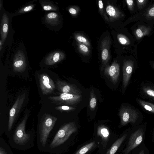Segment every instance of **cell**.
<instances>
[{"mask_svg": "<svg viewBox=\"0 0 154 154\" xmlns=\"http://www.w3.org/2000/svg\"><path fill=\"white\" fill-rule=\"evenodd\" d=\"M25 93L19 95L15 103L10 109L9 117L4 132L8 138H9L13 130V126L17 117L24 103Z\"/></svg>", "mask_w": 154, "mask_h": 154, "instance_id": "obj_4", "label": "cell"}, {"mask_svg": "<svg viewBox=\"0 0 154 154\" xmlns=\"http://www.w3.org/2000/svg\"><path fill=\"white\" fill-rule=\"evenodd\" d=\"M56 83L58 90L61 93L75 94L82 93L81 90L74 85L68 83L58 79H57Z\"/></svg>", "mask_w": 154, "mask_h": 154, "instance_id": "obj_10", "label": "cell"}, {"mask_svg": "<svg viewBox=\"0 0 154 154\" xmlns=\"http://www.w3.org/2000/svg\"><path fill=\"white\" fill-rule=\"evenodd\" d=\"M35 5L33 4L25 5L16 12L14 14V16L20 15L29 12L33 9Z\"/></svg>", "mask_w": 154, "mask_h": 154, "instance_id": "obj_22", "label": "cell"}, {"mask_svg": "<svg viewBox=\"0 0 154 154\" xmlns=\"http://www.w3.org/2000/svg\"><path fill=\"white\" fill-rule=\"evenodd\" d=\"M69 12L71 14H74L76 13V10L74 8H71L69 9Z\"/></svg>", "mask_w": 154, "mask_h": 154, "instance_id": "obj_35", "label": "cell"}, {"mask_svg": "<svg viewBox=\"0 0 154 154\" xmlns=\"http://www.w3.org/2000/svg\"><path fill=\"white\" fill-rule=\"evenodd\" d=\"M118 40L120 43L124 45H127L130 44V41L125 36L120 35L118 37Z\"/></svg>", "mask_w": 154, "mask_h": 154, "instance_id": "obj_26", "label": "cell"}, {"mask_svg": "<svg viewBox=\"0 0 154 154\" xmlns=\"http://www.w3.org/2000/svg\"><path fill=\"white\" fill-rule=\"evenodd\" d=\"M0 154H14L6 141L0 137Z\"/></svg>", "mask_w": 154, "mask_h": 154, "instance_id": "obj_20", "label": "cell"}, {"mask_svg": "<svg viewBox=\"0 0 154 154\" xmlns=\"http://www.w3.org/2000/svg\"><path fill=\"white\" fill-rule=\"evenodd\" d=\"M144 134L143 130L139 128L131 134L129 139L124 154H128L132 150L137 147L143 140Z\"/></svg>", "mask_w": 154, "mask_h": 154, "instance_id": "obj_8", "label": "cell"}, {"mask_svg": "<svg viewBox=\"0 0 154 154\" xmlns=\"http://www.w3.org/2000/svg\"><path fill=\"white\" fill-rule=\"evenodd\" d=\"M151 66L152 68L154 69V62L152 63L151 64Z\"/></svg>", "mask_w": 154, "mask_h": 154, "instance_id": "obj_39", "label": "cell"}, {"mask_svg": "<svg viewBox=\"0 0 154 154\" xmlns=\"http://www.w3.org/2000/svg\"><path fill=\"white\" fill-rule=\"evenodd\" d=\"M138 8L140 10L144 8L146 5L148 0H138L136 1Z\"/></svg>", "mask_w": 154, "mask_h": 154, "instance_id": "obj_30", "label": "cell"}, {"mask_svg": "<svg viewBox=\"0 0 154 154\" xmlns=\"http://www.w3.org/2000/svg\"><path fill=\"white\" fill-rule=\"evenodd\" d=\"M151 32L150 27L141 25L134 31V35L137 39H140L149 34Z\"/></svg>", "mask_w": 154, "mask_h": 154, "instance_id": "obj_18", "label": "cell"}, {"mask_svg": "<svg viewBox=\"0 0 154 154\" xmlns=\"http://www.w3.org/2000/svg\"><path fill=\"white\" fill-rule=\"evenodd\" d=\"M3 42L2 41V40H0V51H1L2 50V47L3 45Z\"/></svg>", "mask_w": 154, "mask_h": 154, "instance_id": "obj_37", "label": "cell"}, {"mask_svg": "<svg viewBox=\"0 0 154 154\" xmlns=\"http://www.w3.org/2000/svg\"><path fill=\"white\" fill-rule=\"evenodd\" d=\"M28 118L26 114L16 127L14 129L8 138V143L13 149L25 151L33 147L35 135L33 130L28 132L25 131V126Z\"/></svg>", "mask_w": 154, "mask_h": 154, "instance_id": "obj_1", "label": "cell"}, {"mask_svg": "<svg viewBox=\"0 0 154 154\" xmlns=\"http://www.w3.org/2000/svg\"><path fill=\"white\" fill-rule=\"evenodd\" d=\"M136 100L144 109L154 114V104L144 101L140 99H136Z\"/></svg>", "mask_w": 154, "mask_h": 154, "instance_id": "obj_21", "label": "cell"}, {"mask_svg": "<svg viewBox=\"0 0 154 154\" xmlns=\"http://www.w3.org/2000/svg\"><path fill=\"white\" fill-rule=\"evenodd\" d=\"M77 130V127L73 122L63 125L57 130L53 129L49 136L46 152L60 154L65 143Z\"/></svg>", "mask_w": 154, "mask_h": 154, "instance_id": "obj_2", "label": "cell"}, {"mask_svg": "<svg viewBox=\"0 0 154 154\" xmlns=\"http://www.w3.org/2000/svg\"><path fill=\"white\" fill-rule=\"evenodd\" d=\"M134 66L133 60H129L125 61L123 68V85L125 88L128 85L132 73Z\"/></svg>", "mask_w": 154, "mask_h": 154, "instance_id": "obj_11", "label": "cell"}, {"mask_svg": "<svg viewBox=\"0 0 154 154\" xmlns=\"http://www.w3.org/2000/svg\"><path fill=\"white\" fill-rule=\"evenodd\" d=\"M41 4L43 9L46 11H57L58 8L57 6L51 2L46 1H41Z\"/></svg>", "mask_w": 154, "mask_h": 154, "instance_id": "obj_23", "label": "cell"}, {"mask_svg": "<svg viewBox=\"0 0 154 154\" xmlns=\"http://www.w3.org/2000/svg\"><path fill=\"white\" fill-rule=\"evenodd\" d=\"M106 12L111 17H114L116 16V11L114 8L111 5H108L106 8Z\"/></svg>", "mask_w": 154, "mask_h": 154, "instance_id": "obj_27", "label": "cell"}, {"mask_svg": "<svg viewBox=\"0 0 154 154\" xmlns=\"http://www.w3.org/2000/svg\"><path fill=\"white\" fill-rule=\"evenodd\" d=\"M139 154H145L144 150L141 151Z\"/></svg>", "mask_w": 154, "mask_h": 154, "instance_id": "obj_38", "label": "cell"}, {"mask_svg": "<svg viewBox=\"0 0 154 154\" xmlns=\"http://www.w3.org/2000/svg\"><path fill=\"white\" fill-rule=\"evenodd\" d=\"M57 120V117L47 113L40 119L36 135L37 147L40 152H46L50 134Z\"/></svg>", "mask_w": 154, "mask_h": 154, "instance_id": "obj_3", "label": "cell"}, {"mask_svg": "<svg viewBox=\"0 0 154 154\" xmlns=\"http://www.w3.org/2000/svg\"><path fill=\"white\" fill-rule=\"evenodd\" d=\"M104 73L110 77L114 84H116L119 75V65L117 63L114 62L111 66L105 69Z\"/></svg>", "mask_w": 154, "mask_h": 154, "instance_id": "obj_12", "label": "cell"}, {"mask_svg": "<svg viewBox=\"0 0 154 154\" xmlns=\"http://www.w3.org/2000/svg\"><path fill=\"white\" fill-rule=\"evenodd\" d=\"M55 109L60 111H70L75 109V108L73 107L70 106H56Z\"/></svg>", "mask_w": 154, "mask_h": 154, "instance_id": "obj_28", "label": "cell"}, {"mask_svg": "<svg viewBox=\"0 0 154 154\" xmlns=\"http://www.w3.org/2000/svg\"><path fill=\"white\" fill-rule=\"evenodd\" d=\"M95 143L94 141L87 144L80 148L75 154H85L89 151Z\"/></svg>", "mask_w": 154, "mask_h": 154, "instance_id": "obj_24", "label": "cell"}, {"mask_svg": "<svg viewBox=\"0 0 154 154\" xmlns=\"http://www.w3.org/2000/svg\"><path fill=\"white\" fill-rule=\"evenodd\" d=\"M109 55L108 50L106 49H104L102 53V58L103 60H106L107 58Z\"/></svg>", "mask_w": 154, "mask_h": 154, "instance_id": "obj_32", "label": "cell"}, {"mask_svg": "<svg viewBox=\"0 0 154 154\" xmlns=\"http://www.w3.org/2000/svg\"><path fill=\"white\" fill-rule=\"evenodd\" d=\"M110 131L108 128L104 125H99L97 129V136L101 138L102 143L103 147H105L109 140Z\"/></svg>", "mask_w": 154, "mask_h": 154, "instance_id": "obj_16", "label": "cell"}, {"mask_svg": "<svg viewBox=\"0 0 154 154\" xmlns=\"http://www.w3.org/2000/svg\"><path fill=\"white\" fill-rule=\"evenodd\" d=\"M126 2L129 9L130 11H132L134 8V1L133 0H127Z\"/></svg>", "mask_w": 154, "mask_h": 154, "instance_id": "obj_31", "label": "cell"}, {"mask_svg": "<svg viewBox=\"0 0 154 154\" xmlns=\"http://www.w3.org/2000/svg\"><path fill=\"white\" fill-rule=\"evenodd\" d=\"M80 48L84 52H87L88 51V48L83 44L80 45Z\"/></svg>", "mask_w": 154, "mask_h": 154, "instance_id": "obj_33", "label": "cell"}, {"mask_svg": "<svg viewBox=\"0 0 154 154\" xmlns=\"http://www.w3.org/2000/svg\"><path fill=\"white\" fill-rule=\"evenodd\" d=\"M140 90L145 96L154 101V84L150 82L142 83Z\"/></svg>", "mask_w": 154, "mask_h": 154, "instance_id": "obj_14", "label": "cell"}, {"mask_svg": "<svg viewBox=\"0 0 154 154\" xmlns=\"http://www.w3.org/2000/svg\"><path fill=\"white\" fill-rule=\"evenodd\" d=\"M98 5L100 8L101 9L103 8V2L101 0H99L98 2Z\"/></svg>", "mask_w": 154, "mask_h": 154, "instance_id": "obj_36", "label": "cell"}, {"mask_svg": "<svg viewBox=\"0 0 154 154\" xmlns=\"http://www.w3.org/2000/svg\"><path fill=\"white\" fill-rule=\"evenodd\" d=\"M121 119V124L125 125L129 123L134 124L138 119L140 114L135 108L129 106H122L119 112Z\"/></svg>", "mask_w": 154, "mask_h": 154, "instance_id": "obj_5", "label": "cell"}, {"mask_svg": "<svg viewBox=\"0 0 154 154\" xmlns=\"http://www.w3.org/2000/svg\"><path fill=\"white\" fill-rule=\"evenodd\" d=\"M59 17L57 12H50L46 15L45 21L47 24L52 26H56L59 24Z\"/></svg>", "mask_w": 154, "mask_h": 154, "instance_id": "obj_17", "label": "cell"}, {"mask_svg": "<svg viewBox=\"0 0 154 154\" xmlns=\"http://www.w3.org/2000/svg\"><path fill=\"white\" fill-rule=\"evenodd\" d=\"M9 22L8 16L6 14L4 13L1 20L0 28L1 40L3 43L5 42L8 33Z\"/></svg>", "mask_w": 154, "mask_h": 154, "instance_id": "obj_15", "label": "cell"}, {"mask_svg": "<svg viewBox=\"0 0 154 154\" xmlns=\"http://www.w3.org/2000/svg\"><path fill=\"white\" fill-rule=\"evenodd\" d=\"M26 63L23 52L18 51L15 55L13 62L14 71L15 72H23L26 69Z\"/></svg>", "mask_w": 154, "mask_h": 154, "instance_id": "obj_9", "label": "cell"}, {"mask_svg": "<svg viewBox=\"0 0 154 154\" xmlns=\"http://www.w3.org/2000/svg\"><path fill=\"white\" fill-rule=\"evenodd\" d=\"M40 87L42 94L48 95L53 93L55 89L53 81L46 73L38 75Z\"/></svg>", "mask_w": 154, "mask_h": 154, "instance_id": "obj_7", "label": "cell"}, {"mask_svg": "<svg viewBox=\"0 0 154 154\" xmlns=\"http://www.w3.org/2000/svg\"><path fill=\"white\" fill-rule=\"evenodd\" d=\"M48 99L53 103L70 105L78 103L82 99V96L80 94L60 93L58 96H50Z\"/></svg>", "mask_w": 154, "mask_h": 154, "instance_id": "obj_6", "label": "cell"}, {"mask_svg": "<svg viewBox=\"0 0 154 154\" xmlns=\"http://www.w3.org/2000/svg\"><path fill=\"white\" fill-rule=\"evenodd\" d=\"M125 134L117 140L107 151L106 154H115L127 137Z\"/></svg>", "mask_w": 154, "mask_h": 154, "instance_id": "obj_19", "label": "cell"}, {"mask_svg": "<svg viewBox=\"0 0 154 154\" xmlns=\"http://www.w3.org/2000/svg\"><path fill=\"white\" fill-rule=\"evenodd\" d=\"M97 103V100L95 96L94 91L93 89L91 92L90 97L89 106L92 110H94Z\"/></svg>", "mask_w": 154, "mask_h": 154, "instance_id": "obj_25", "label": "cell"}, {"mask_svg": "<svg viewBox=\"0 0 154 154\" xmlns=\"http://www.w3.org/2000/svg\"><path fill=\"white\" fill-rule=\"evenodd\" d=\"M64 58L63 53L55 51L49 54L45 59L44 63L47 65H54L60 61Z\"/></svg>", "mask_w": 154, "mask_h": 154, "instance_id": "obj_13", "label": "cell"}, {"mask_svg": "<svg viewBox=\"0 0 154 154\" xmlns=\"http://www.w3.org/2000/svg\"><path fill=\"white\" fill-rule=\"evenodd\" d=\"M77 39L79 41L82 43H85L87 42L86 39L82 36H78Z\"/></svg>", "mask_w": 154, "mask_h": 154, "instance_id": "obj_34", "label": "cell"}, {"mask_svg": "<svg viewBox=\"0 0 154 154\" xmlns=\"http://www.w3.org/2000/svg\"><path fill=\"white\" fill-rule=\"evenodd\" d=\"M145 16L149 19L154 18V4L148 9L145 14Z\"/></svg>", "mask_w": 154, "mask_h": 154, "instance_id": "obj_29", "label": "cell"}]
</instances>
